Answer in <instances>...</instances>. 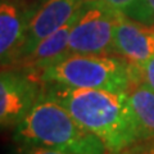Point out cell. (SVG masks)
Instances as JSON below:
<instances>
[{"label": "cell", "mask_w": 154, "mask_h": 154, "mask_svg": "<svg viewBox=\"0 0 154 154\" xmlns=\"http://www.w3.org/2000/svg\"><path fill=\"white\" fill-rule=\"evenodd\" d=\"M100 2H103L104 4H107L108 7L116 9V11L123 13L135 3V0H100Z\"/></svg>", "instance_id": "obj_15"}, {"label": "cell", "mask_w": 154, "mask_h": 154, "mask_svg": "<svg viewBox=\"0 0 154 154\" xmlns=\"http://www.w3.org/2000/svg\"><path fill=\"white\" fill-rule=\"evenodd\" d=\"M127 94L143 137H154V90L145 84L137 82L128 89Z\"/></svg>", "instance_id": "obj_10"}, {"label": "cell", "mask_w": 154, "mask_h": 154, "mask_svg": "<svg viewBox=\"0 0 154 154\" xmlns=\"http://www.w3.org/2000/svg\"><path fill=\"white\" fill-rule=\"evenodd\" d=\"M123 13L135 21L154 25V0H135V3Z\"/></svg>", "instance_id": "obj_11"}, {"label": "cell", "mask_w": 154, "mask_h": 154, "mask_svg": "<svg viewBox=\"0 0 154 154\" xmlns=\"http://www.w3.org/2000/svg\"><path fill=\"white\" fill-rule=\"evenodd\" d=\"M86 2L88 0H45L33 13L23 45L12 63L30 54L38 42L63 27Z\"/></svg>", "instance_id": "obj_6"}, {"label": "cell", "mask_w": 154, "mask_h": 154, "mask_svg": "<svg viewBox=\"0 0 154 154\" xmlns=\"http://www.w3.org/2000/svg\"><path fill=\"white\" fill-rule=\"evenodd\" d=\"M121 13L100 0H88L71 30L68 54H114V27Z\"/></svg>", "instance_id": "obj_4"}, {"label": "cell", "mask_w": 154, "mask_h": 154, "mask_svg": "<svg viewBox=\"0 0 154 154\" xmlns=\"http://www.w3.org/2000/svg\"><path fill=\"white\" fill-rule=\"evenodd\" d=\"M81 8L63 27H60L59 30H57L51 35L45 37L42 41L38 42V45L30 54L17 60L14 64H18L23 68H28L32 71H38L49 66L53 62H57L62 58H64L66 55H68V41L71 30L81 12Z\"/></svg>", "instance_id": "obj_9"}, {"label": "cell", "mask_w": 154, "mask_h": 154, "mask_svg": "<svg viewBox=\"0 0 154 154\" xmlns=\"http://www.w3.org/2000/svg\"><path fill=\"white\" fill-rule=\"evenodd\" d=\"M32 69L0 71V130L16 127L35 104L42 88Z\"/></svg>", "instance_id": "obj_5"}, {"label": "cell", "mask_w": 154, "mask_h": 154, "mask_svg": "<svg viewBox=\"0 0 154 154\" xmlns=\"http://www.w3.org/2000/svg\"><path fill=\"white\" fill-rule=\"evenodd\" d=\"M135 80L137 82H143L154 90V55L148 59L145 63L139 68H135Z\"/></svg>", "instance_id": "obj_12"}, {"label": "cell", "mask_w": 154, "mask_h": 154, "mask_svg": "<svg viewBox=\"0 0 154 154\" xmlns=\"http://www.w3.org/2000/svg\"><path fill=\"white\" fill-rule=\"evenodd\" d=\"M14 154H73L69 152H64L60 149L48 148V146H40V145H21L17 148Z\"/></svg>", "instance_id": "obj_14"}, {"label": "cell", "mask_w": 154, "mask_h": 154, "mask_svg": "<svg viewBox=\"0 0 154 154\" xmlns=\"http://www.w3.org/2000/svg\"><path fill=\"white\" fill-rule=\"evenodd\" d=\"M42 90L63 105L81 126L98 136L108 152H118L144 140L127 91L80 89L59 84H42Z\"/></svg>", "instance_id": "obj_1"}, {"label": "cell", "mask_w": 154, "mask_h": 154, "mask_svg": "<svg viewBox=\"0 0 154 154\" xmlns=\"http://www.w3.org/2000/svg\"><path fill=\"white\" fill-rule=\"evenodd\" d=\"M42 84L69 88L128 91L135 84L134 67L121 57L96 54H68L38 69Z\"/></svg>", "instance_id": "obj_3"}, {"label": "cell", "mask_w": 154, "mask_h": 154, "mask_svg": "<svg viewBox=\"0 0 154 154\" xmlns=\"http://www.w3.org/2000/svg\"><path fill=\"white\" fill-rule=\"evenodd\" d=\"M107 154H154V137L144 139L118 152H108Z\"/></svg>", "instance_id": "obj_13"}, {"label": "cell", "mask_w": 154, "mask_h": 154, "mask_svg": "<svg viewBox=\"0 0 154 154\" xmlns=\"http://www.w3.org/2000/svg\"><path fill=\"white\" fill-rule=\"evenodd\" d=\"M14 143L60 149L73 154H107L103 141L72 117L44 90L27 116L14 127Z\"/></svg>", "instance_id": "obj_2"}, {"label": "cell", "mask_w": 154, "mask_h": 154, "mask_svg": "<svg viewBox=\"0 0 154 154\" xmlns=\"http://www.w3.org/2000/svg\"><path fill=\"white\" fill-rule=\"evenodd\" d=\"M33 13L22 0H0V63L16 59Z\"/></svg>", "instance_id": "obj_8"}, {"label": "cell", "mask_w": 154, "mask_h": 154, "mask_svg": "<svg viewBox=\"0 0 154 154\" xmlns=\"http://www.w3.org/2000/svg\"><path fill=\"white\" fill-rule=\"evenodd\" d=\"M113 48L114 54L132 67H141L154 55V25L135 21L121 13L114 27Z\"/></svg>", "instance_id": "obj_7"}]
</instances>
